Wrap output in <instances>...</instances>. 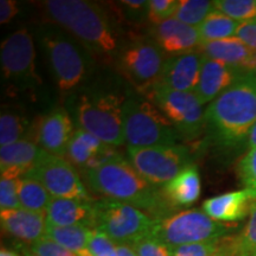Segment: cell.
<instances>
[{
	"mask_svg": "<svg viewBox=\"0 0 256 256\" xmlns=\"http://www.w3.org/2000/svg\"><path fill=\"white\" fill-rule=\"evenodd\" d=\"M18 4L14 0L0 2V24H8L18 14Z\"/></svg>",
	"mask_w": 256,
	"mask_h": 256,
	"instance_id": "obj_40",
	"label": "cell"
},
{
	"mask_svg": "<svg viewBox=\"0 0 256 256\" xmlns=\"http://www.w3.org/2000/svg\"><path fill=\"white\" fill-rule=\"evenodd\" d=\"M236 256H252L256 252V200L252 203L250 215L238 236L234 238Z\"/></svg>",
	"mask_w": 256,
	"mask_h": 256,
	"instance_id": "obj_31",
	"label": "cell"
},
{
	"mask_svg": "<svg viewBox=\"0 0 256 256\" xmlns=\"http://www.w3.org/2000/svg\"><path fill=\"white\" fill-rule=\"evenodd\" d=\"M48 14L90 49L110 55L118 40L107 16L98 6L84 0H49Z\"/></svg>",
	"mask_w": 256,
	"mask_h": 256,
	"instance_id": "obj_3",
	"label": "cell"
},
{
	"mask_svg": "<svg viewBox=\"0 0 256 256\" xmlns=\"http://www.w3.org/2000/svg\"><path fill=\"white\" fill-rule=\"evenodd\" d=\"M28 176L40 182L52 198L92 200L76 170L62 156L43 151Z\"/></svg>",
	"mask_w": 256,
	"mask_h": 256,
	"instance_id": "obj_10",
	"label": "cell"
},
{
	"mask_svg": "<svg viewBox=\"0 0 256 256\" xmlns=\"http://www.w3.org/2000/svg\"><path fill=\"white\" fill-rule=\"evenodd\" d=\"M121 63L132 82L139 88L151 90L159 83L166 60L158 46L142 42L124 51Z\"/></svg>",
	"mask_w": 256,
	"mask_h": 256,
	"instance_id": "obj_12",
	"label": "cell"
},
{
	"mask_svg": "<svg viewBox=\"0 0 256 256\" xmlns=\"http://www.w3.org/2000/svg\"><path fill=\"white\" fill-rule=\"evenodd\" d=\"M220 240L206 243H192V244L171 248L172 256H214L220 250Z\"/></svg>",
	"mask_w": 256,
	"mask_h": 256,
	"instance_id": "obj_35",
	"label": "cell"
},
{
	"mask_svg": "<svg viewBox=\"0 0 256 256\" xmlns=\"http://www.w3.org/2000/svg\"><path fill=\"white\" fill-rule=\"evenodd\" d=\"M203 57L200 52L194 51L166 60L158 86L177 92H194L200 82Z\"/></svg>",
	"mask_w": 256,
	"mask_h": 256,
	"instance_id": "obj_15",
	"label": "cell"
},
{
	"mask_svg": "<svg viewBox=\"0 0 256 256\" xmlns=\"http://www.w3.org/2000/svg\"><path fill=\"white\" fill-rule=\"evenodd\" d=\"M255 72H256V57H255Z\"/></svg>",
	"mask_w": 256,
	"mask_h": 256,
	"instance_id": "obj_47",
	"label": "cell"
},
{
	"mask_svg": "<svg viewBox=\"0 0 256 256\" xmlns=\"http://www.w3.org/2000/svg\"><path fill=\"white\" fill-rule=\"evenodd\" d=\"M200 176L196 166L191 165L182 171L164 186V196L176 206H191L200 196Z\"/></svg>",
	"mask_w": 256,
	"mask_h": 256,
	"instance_id": "obj_24",
	"label": "cell"
},
{
	"mask_svg": "<svg viewBox=\"0 0 256 256\" xmlns=\"http://www.w3.org/2000/svg\"><path fill=\"white\" fill-rule=\"evenodd\" d=\"M128 159L138 174L154 186H165L172 179L191 166V156L184 146L128 147Z\"/></svg>",
	"mask_w": 256,
	"mask_h": 256,
	"instance_id": "obj_9",
	"label": "cell"
},
{
	"mask_svg": "<svg viewBox=\"0 0 256 256\" xmlns=\"http://www.w3.org/2000/svg\"><path fill=\"white\" fill-rule=\"evenodd\" d=\"M28 122L20 115L2 112L0 116V147H6L23 140Z\"/></svg>",
	"mask_w": 256,
	"mask_h": 256,
	"instance_id": "obj_29",
	"label": "cell"
},
{
	"mask_svg": "<svg viewBox=\"0 0 256 256\" xmlns=\"http://www.w3.org/2000/svg\"><path fill=\"white\" fill-rule=\"evenodd\" d=\"M86 177L92 190L106 198L122 202L152 214H162L166 209L168 200H164L162 192L120 156L87 171Z\"/></svg>",
	"mask_w": 256,
	"mask_h": 256,
	"instance_id": "obj_2",
	"label": "cell"
},
{
	"mask_svg": "<svg viewBox=\"0 0 256 256\" xmlns=\"http://www.w3.org/2000/svg\"><path fill=\"white\" fill-rule=\"evenodd\" d=\"M124 98L112 92L82 95L75 112L78 128L114 148L124 145Z\"/></svg>",
	"mask_w": 256,
	"mask_h": 256,
	"instance_id": "obj_5",
	"label": "cell"
},
{
	"mask_svg": "<svg viewBox=\"0 0 256 256\" xmlns=\"http://www.w3.org/2000/svg\"><path fill=\"white\" fill-rule=\"evenodd\" d=\"M247 72L238 68L226 66L218 60L203 57L200 82L194 94L200 98L202 104H211L218 96L238 81Z\"/></svg>",
	"mask_w": 256,
	"mask_h": 256,
	"instance_id": "obj_14",
	"label": "cell"
},
{
	"mask_svg": "<svg viewBox=\"0 0 256 256\" xmlns=\"http://www.w3.org/2000/svg\"><path fill=\"white\" fill-rule=\"evenodd\" d=\"M198 52L208 58L218 60L234 68L255 72L256 51L250 49L238 37L202 43Z\"/></svg>",
	"mask_w": 256,
	"mask_h": 256,
	"instance_id": "obj_20",
	"label": "cell"
},
{
	"mask_svg": "<svg viewBox=\"0 0 256 256\" xmlns=\"http://www.w3.org/2000/svg\"><path fill=\"white\" fill-rule=\"evenodd\" d=\"M215 11V2L208 0H182L174 18L192 28H198Z\"/></svg>",
	"mask_w": 256,
	"mask_h": 256,
	"instance_id": "obj_28",
	"label": "cell"
},
{
	"mask_svg": "<svg viewBox=\"0 0 256 256\" xmlns=\"http://www.w3.org/2000/svg\"><path fill=\"white\" fill-rule=\"evenodd\" d=\"M124 142L132 148L177 145L178 133L152 101L128 98L124 106Z\"/></svg>",
	"mask_w": 256,
	"mask_h": 256,
	"instance_id": "obj_4",
	"label": "cell"
},
{
	"mask_svg": "<svg viewBox=\"0 0 256 256\" xmlns=\"http://www.w3.org/2000/svg\"><path fill=\"white\" fill-rule=\"evenodd\" d=\"M43 152L37 144L23 139L0 148V171L2 179H22L36 165Z\"/></svg>",
	"mask_w": 256,
	"mask_h": 256,
	"instance_id": "obj_22",
	"label": "cell"
},
{
	"mask_svg": "<svg viewBox=\"0 0 256 256\" xmlns=\"http://www.w3.org/2000/svg\"><path fill=\"white\" fill-rule=\"evenodd\" d=\"M118 256H138V254L132 246L118 244Z\"/></svg>",
	"mask_w": 256,
	"mask_h": 256,
	"instance_id": "obj_41",
	"label": "cell"
},
{
	"mask_svg": "<svg viewBox=\"0 0 256 256\" xmlns=\"http://www.w3.org/2000/svg\"><path fill=\"white\" fill-rule=\"evenodd\" d=\"M89 249L92 256H118V243L96 229L92 232Z\"/></svg>",
	"mask_w": 256,
	"mask_h": 256,
	"instance_id": "obj_37",
	"label": "cell"
},
{
	"mask_svg": "<svg viewBox=\"0 0 256 256\" xmlns=\"http://www.w3.org/2000/svg\"><path fill=\"white\" fill-rule=\"evenodd\" d=\"M0 209H22L19 202V179H2L0 180Z\"/></svg>",
	"mask_w": 256,
	"mask_h": 256,
	"instance_id": "obj_33",
	"label": "cell"
},
{
	"mask_svg": "<svg viewBox=\"0 0 256 256\" xmlns=\"http://www.w3.org/2000/svg\"><path fill=\"white\" fill-rule=\"evenodd\" d=\"M154 37L160 49L176 56L194 52L202 44L198 28L188 26L176 18L156 25Z\"/></svg>",
	"mask_w": 256,
	"mask_h": 256,
	"instance_id": "obj_18",
	"label": "cell"
},
{
	"mask_svg": "<svg viewBox=\"0 0 256 256\" xmlns=\"http://www.w3.org/2000/svg\"><path fill=\"white\" fill-rule=\"evenodd\" d=\"M0 62L2 75L8 81H25L34 78L36 50L26 28L16 31L2 42Z\"/></svg>",
	"mask_w": 256,
	"mask_h": 256,
	"instance_id": "obj_13",
	"label": "cell"
},
{
	"mask_svg": "<svg viewBox=\"0 0 256 256\" xmlns=\"http://www.w3.org/2000/svg\"><path fill=\"white\" fill-rule=\"evenodd\" d=\"M238 22L226 17L218 11H214L206 20L198 26L202 43L222 40L226 38L236 37L240 26Z\"/></svg>",
	"mask_w": 256,
	"mask_h": 256,
	"instance_id": "obj_27",
	"label": "cell"
},
{
	"mask_svg": "<svg viewBox=\"0 0 256 256\" xmlns=\"http://www.w3.org/2000/svg\"><path fill=\"white\" fill-rule=\"evenodd\" d=\"M246 148H247L248 151L256 148V122H255L254 126H252L250 133H249L248 139H247V145H246Z\"/></svg>",
	"mask_w": 256,
	"mask_h": 256,
	"instance_id": "obj_43",
	"label": "cell"
},
{
	"mask_svg": "<svg viewBox=\"0 0 256 256\" xmlns=\"http://www.w3.org/2000/svg\"><path fill=\"white\" fill-rule=\"evenodd\" d=\"M214 256H224V255H223L222 252H220H220H217V254H216V255H214Z\"/></svg>",
	"mask_w": 256,
	"mask_h": 256,
	"instance_id": "obj_46",
	"label": "cell"
},
{
	"mask_svg": "<svg viewBox=\"0 0 256 256\" xmlns=\"http://www.w3.org/2000/svg\"><path fill=\"white\" fill-rule=\"evenodd\" d=\"M252 256H256V252H255V254H254V255H252Z\"/></svg>",
	"mask_w": 256,
	"mask_h": 256,
	"instance_id": "obj_48",
	"label": "cell"
},
{
	"mask_svg": "<svg viewBox=\"0 0 256 256\" xmlns=\"http://www.w3.org/2000/svg\"><path fill=\"white\" fill-rule=\"evenodd\" d=\"M44 46L60 90L70 92L78 87L87 72L86 60L78 48L66 38L54 34L44 38Z\"/></svg>",
	"mask_w": 256,
	"mask_h": 256,
	"instance_id": "obj_11",
	"label": "cell"
},
{
	"mask_svg": "<svg viewBox=\"0 0 256 256\" xmlns=\"http://www.w3.org/2000/svg\"><path fill=\"white\" fill-rule=\"evenodd\" d=\"M0 256H20V255L12 250H8V249H2V252H0Z\"/></svg>",
	"mask_w": 256,
	"mask_h": 256,
	"instance_id": "obj_44",
	"label": "cell"
},
{
	"mask_svg": "<svg viewBox=\"0 0 256 256\" xmlns=\"http://www.w3.org/2000/svg\"><path fill=\"white\" fill-rule=\"evenodd\" d=\"M236 37L247 44L250 49L256 51V19L240 24Z\"/></svg>",
	"mask_w": 256,
	"mask_h": 256,
	"instance_id": "obj_39",
	"label": "cell"
},
{
	"mask_svg": "<svg viewBox=\"0 0 256 256\" xmlns=\"http://www.w3.org/2000/svg\"><path fill=\"white\" fill-rule=\"evenodd\" d=\"M30 250L37 256H78L75 252L68 250L58 243L46 238L32 244Z\"/></svg>",
	"mask_w": 256,
	"mask_h": 256,
	"instance_id": "obj_38",
	"label": "cell"
},
{
	"mask_svg": "<svg viewBox=\"0 0 256 256\" xmlns=\"http://www.w3.org/2000/svg\"><path fill=\"white\" fill-rule=\"evenodd\" d=\"M255 200V192L244 188L210 198L204 202L203 211L210 218L217 222H238L250 215L252 206Z\"/></svg>",
	"mask_w": 256,
	"mask_h": 256,
	"instance_id": "obj_19",
	"label": "cell"
},
{
	"mask_svg": "<svg viewBox=\"0 0 256 256\" xmlns=\"http://www.w3.org/2000/svg\"><path fill=\"white\" fill-rule=\"evenodd\" d=\"M256 122V72H247L206 110L209 140L220 150L246 147Z\"/></svg>",
	"mask_w": 256,
	"mask_h": 256,
	"instance_id": "obj_1",
	"label": "cell"
},
{
	"mask_svg": "<svg viewBox=\"0 0 256 256\" xmlns=\"http://www.w3.org/2000/svg\"><path fill=\"white\" fill-rule=\"evenodd\" d=\"M238 174L246 188L256 194V148L246 153L238 166Z\"/></svg>",
	"mask_w": 256,
	"mask_h": 256,
	"instance_id": "obj_34",
	"label": "cell"
},
{
	"mask_svg": "<svg viewBox=\"0 0 256 256\" xmlns=\"http://www.w3.org/2000/svg\"><path fill=\"white\" fill-rule=\"evenodd\" d=\"M214 2L216 11L238 23L256 19V0H216Z\"/></svg>",
	"mask_w": 256,
	"mask_h": 256,
	"instance_id": "obj_30",
	"label": "cell"
},
{
	"mask_svg": "<svg viewBox=\"0 0 256 256\" xmlns=\"http://www.w3.org/2000/svg\"><path fill=\"white\" fill-rule=\"evenodd\" d=\"M95 228L118 244H130L152 235L156 220L122 202L104 198L94 202Z\"/></svg>",
	"mask_w": 256,
	"mask_h": 256,
	"instance_id": "obj_7",
	"label": "cell"
},
{
	"mask_svg": "<svg viewBox=\"0 0 256 256\" xmlns=\"http://www.w3.org/2000/svg\"><path fill=\"white\" fill-rule=\"evenodd\" d=\"M94 229L89 226H56L48 224L46 238L58 243L78 256H92L89 243Z\"/></svg>",
	"mask_w": 256,
	"mask_h": 256,
	"instance_id": "obj_25",
	"label": "cell"
},
{
	"mask_svg": "<svg viewBox=\"0 0 256 256\" xmlns=\"http://www.w3.org/2000/svg\"><path fill=\"white\" fill-rule=\"evenodd\" d=\"M2 228L19 241L34 244L46 238V216L25 209L5 210L0 212Z\"/></svg>",
	"mask_w": 256,
	"mask_h": 256,
	"instance_id": "obj_21",
	"label": "cell"
},
{
	"mask_svg": "<svg viewBox=\"0 0 256 256\" xmlns=\"http://www.w3.org/2000/svg\"><path fill=\"white\" fill-rule=\"evenodd\" d=\"M52 196L36 179L25 176L19 179V202L22 209L46 216Z\"/></svg>",
	"mask_w": 256,
	"mask_h": 256,
	"instance_id": "obj_26",
	"label": "cell"
},
{
	"mask_svg": "<svg viewBox=\"0 0 256 256\" xmlns=\"http://www.w3.org/2000/svg\"><path fill=\"white\" fill-rule=\"evenodd\" d=\"M46 220L50 226H83L94 229V202L68 200V198H52L46 211Z\"/></svg>",
	"mask_w": 256,
	"mask_h": 256,
	"instance_id": "obj_23",
	"label": "cell"
},
{
	"mask_svg": "<svg viewBox=\"0 0 256 256\" xmlns=\"http://www.w3.org/2000/svg\"><path fill=\"white\" fill-rule=\"evenodd\" d=\"M150 98L174 124L178 136L194 140L206 130V112L194 92L172 90L156 84L151 89Z\"/></svg>",
	"mask_w": 256,
	"mask_h": 256,
	"instance_id": "obj_8",
	"label": "cell"
},
{
	"mask_svg": "<svg viewBox=\"0 0 256 256\" xmlns=\"http://www.w3.org/2000/svg\"><path fill=\"white\" fill-rule=\"evenodd\" d=\"M138 256H172V249L160 240L148 236L134 243Z\"/></svg>",
	"mask_w": 256,
	"mask_h": 256,
	"instance_id": "obj_36",
	"label": "cell"
},
{
	"mask_svg": "<svg viewBox=\"0 0 256 256\" xmlns=\"http://www.w3.org/2000/svg\"><path fill=\"white\" fill-rule=\"evenodd\" d=\"M69 114L63 110L51 112L40 121L37 130V145L52 156H66L70 140L75 133Z\"/></svg>",
	"mask_w": 256,
	"mask_h": 256,
	"instance_id": "obj_17",
	"label": "cell"
},
{
	"mask_svg": "<svg viewBox=\"0 0 256 256\" xmlns=\"http://www.w3.org/2000/svg\"><path fill=\"white\" fill-rule=\"evenodd\" d=\"M121 2L128 6L130 8L140 10L142 8H148L150 2H146V0H124V2Z\"/></svg>",
	"mask_w": 256,
	"mask_h": 256,
	"instance_id": "obj_42",
	"label": "cell"
},
{
	"mask_svg": "<svg viewBox=\"0 0 256 256\" xmlns=\"http://www.w3.org/2000/svg\"><path fill=\"white\" fill-rule=\"evenodd\" d=\"M22 252H23V255H24V256H37V255H34V252H32L30 250V249L24 248L23 250H22Z\"/></svg>",
	"mask_w": 256,
	"mask_h": 256,
	"instance_id": "obj_45",
	"label": "cell"
},
{
	"mask_svg": "<svg viewBox=\"0 0 256 256\" xmlns=\"http://www.w3.org/2000/svg\"><path fill=\"white\" fill-rule=\"evenodd\" d=\"M66 156L74 165L86 172L104 165V162L119 156L114 147L106 145L90 133L78 128L70 140Z\"/></svg>",
	"mask_w": 256,
	"mask_h": 256,
	"instance_id": "obj_16",
	"label": "cell"
},
{
	"mask_svg": "<svg viewBox=\"0 0 256 256\" xmlns=\"http://www.w3.org/2000/svg\"><path fill=\"white\" fill-rule=\"evenodd\" d=\"M179 5L178 0H151L148 2V19L154 25H159L174 18Z\"/></svg>",
	"mask_w": 256,
	"mask_h": 256,
	"instance_id": "obj_32",
	"label": "cell"
},
{
	"mask_svg": "<svg viewBox=\"0 0 256 256\" xmlns=\"http://www.w3.org/2000/svg\"><path fill=\"white\" fill-rule=\"evenodd\" d=\"M234 228L210 218L203 210H186L156 220L153 238L170 248L192 243L214 242L226 238Z\"/></svg>",
	"mask_w": 256,
	"mask_h": 256,
	"instance_id": "obj_6",
	"label": "cell"
}]
</instances>
